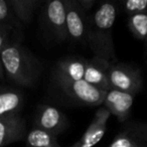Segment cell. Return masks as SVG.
<instances>
[{
    "label": "cell",
    "mask_w": 147,
    "mask_h": 147,
    "mask_svg": "<svg viewBox=\"0 0 147 147\" xmlns=\"http://www.w3.org/2000/svg\"><path fill=\"white\" fill-rule=\"evenodd\" d=\"M27 144L29 147H61L55 135L39 128L33 129L28 133Z\"/></svg>",
    "instance_id": "cell-14"
},
{
    "label": "cell",
    "mask_w": 147,
    "mask_h": 147,
    "mask_svg": "<svg viewBox=\"0 0 147 147\" xmlns=\"http://www.w3.org/2000/svg\"><path fill=\"white\" fill-rule=\"evenodd\" d=\"M47 19L57 38L59 40L67 38L65 1L53 0L49 2L47 6Z\"/></svg>",
    "instance_id": "cell-10"
},
{
    "label": "cell",
    "mask_w": 147,
    "mask_h": 147,
    "mask_svg": "<svg viewBox=\"0 0 147 147\" xmlns=\"http://www.w3.org/2000/svg\"><path fill=\"white\" fill-rule=\"evenodd\" d=\"M11 5L14 8L17 16L20 20L27 22L32 16L33 10L36 5V1L33 0H16L11 1Z\"/></svg>",
    "instance_id": "cell-16"
},
{
    "label": "cell",
    "mask_w": 147,
    "mask_h": 147,
    "mask_svg": "<svg viewBox=\"0 0 147 147\" xmlns=\"http://www.w3.org/2000/svg\"><path fill=\"white\" fill-rule=\"evenodd\" d=\"M110 65L108 61L97 57L87 61L84 81L104 92H108L111 87L107 78V69Z\"/></svg>",
    "instance_id": "cell-9"
},
{
    "label": "cell",
    "mask_w": 147,
    "mask_h": 147,
    "mask_svg": "<svg viewBox=\"0 0 147 147\" xmlns=\"http://www.w3.org/2000/svg\"><path fill=\"white\" fill-rule=\"evenodd\" d=\"M124 10L130 15L147 11V0H127L123 3Z\"/></svg>",
    "instance_id": "cell-17"
},
{
    "label": "cell",
    "mask_w": 147,
    "mask_h": 147,
    "mask_svg": "<svg viewBox=\"0 0 147 147\" xmlns=\"http://www.w3.org/2000/svg\"><path fill=\"white\" fill-rule=\"evenodd\" d=\"M24 128V122L17 114L0 117V147L21 139Z\"/></svg>",
    "instance_id": "cell-11"
},
{
    "label": "cell",
    "mask_w": 147,
    "mask_h": 147,
    "mask_svg": "<svg viewBox=\"0 0 147 147\" xmlns=\"http://www.w3.org/2000/svg\"><path fill=\"white\" fill-rule=\"evenodd\" d=\"M3 43H4V39H3L2 35L0 34V51H2V47H3Z\"/></svg>",
    "instance_id": "cell-21"
},
{
    "label": "cell",
    "mask_w": 147,
    "mask_h": 147,
    "mask_svg": "<svg viewBox=\"0 0 147 147\" xmlns=\"http://www.w3.org/2000/svg\"><path fill=\"white\" fill-rule=\"evenodd\" d=\"M128 26L136 38L147 41V12L130 15Z\"/></svg>",
    "instance_id": "cell-15"
},
{
    "label": "cell",
    "mask_w": 147,
    "mask_h": 147,
    "mask_svg": "<svg viewBox=\"0 0 147 147\" xmlns=\"http://www.w3.org/2000/svg\"><path fill=\"white\" fill-rule=\"evenodd\" d=\"M37 128L57 136L67 128V121L65 114L59 109L53 106H45L37 117Z\"/></svg>",
    "instance_id": "cell-8"
},
{
    "label": "cell",
    "mask_w": 147,
    "mask_h": 147,
    "mask_svg": "<svg viewBox=\"0 0 147 147\" xmlns=\"http://www.w3.org/2000/svg\"><path fill=\"white\" fill-rule=\"evenodd\" d=\"M8 14V6L4 0H0V20H3Z\"/></svg>",
    "instance_id": "cell-20"
},
{
    "label": "cell",
    "mask_w": 147,
    "mask_h": 147,
    "mask_svg": "<svg viewBox=\"0 0 147 147\" xmlns=\"http://www.w3.org/2000/svg\"><path fill=\"white\" fill-rule=\"evenodd\" d=\"M55 80L65 94L82 104L100 106L104 102L107 92L96 88L86 81H69L61 78H55Z\"/></svg>",
    "instance_id": "cell-3"
},
{
    "label": "cell",
    "mask_w": 147,
    "mask_h": 147,
    "mask_svg": "<svg viewBox=\"0 0 147 147\" xmlns=\"http://www.w3.org/2000/svg\"><path fill=\"white\" fill-rule=\"evenodd\" d=\"M107 78L114 90L135 95L141 89L140 75L128 65L111 63L107 69Z\"/></svg>",
    "instance_id": "cell-4"
},
{
    "label": "cell",
    "mask_w": 147,
    "mask_h": 147,
    "mask_svg": "<svg viewBox=\"0 0 147 147\" xmlns=\"http://www.w3.org/2000/svg\"><path fill=\"white\" fill-rule=\"evenodd\" d=\"M87 59L78 57H67L59 61L57 65L55 78L65 79L69 81L84 80Z\"/></svg>",
    "instance_id": "cell-12"
},
{
    "label": "cell",
    "mask_w": 147,
    "mask_h": 147,
    "mask_svg": "<svg viewBox=\"0 0 147 147\" xmlns=\"http://www.w3.org/2000/svg\"><path fill=\"white\" fill-rule=\"evenodd\" d=\"M76 1L79 6H80V8L82 9L84 12L90 10L95 3V0H76Z\"/></svg>",
    "instance_id": "cell-19"
},
{
    "label": "cell",
    "mask_w": 147,
    "mask_h": 147,
    "mask_svg": "<svg viewBox=\"0 0 147 147\" xmlns=\"http://www.w3.org/2000/svg\"><path fill=\"white\" fill-rule=\"evenodd\" d=\"M110 113L105 107L100 108L95 114L91 124L83 134L82 138L71 147H94L102 140L107 130V121L110 117Z\"/></svg>",
    "instance_id": "cell-6"
},
{
    "label": "cell",
    "mask_w": 147,
    "mask_h": 147,
    "mask_svg": "<svg viewBox=\"0 0 147 147\" xmlns=\"http://www.w3.org/2000/svg\"><path fill=\"white\" fill-rule=\"evenodd\" d=\"M22 103V97L16 92L0 93V117L16 115Z\"/></svg>",
    "instance_id": "cell-13"
},
{
    "label": "cell",
    "mask_w": 147,
    "mask_h": 147,
    "mask_svg": "<svg viewBox=\"0 0 147 147\" xmlns=\"http://www.w3.org/2000/svg\"><path fill=\"white\" fill-rule=\"evenodd\" d=\"M136 147H143V146H138V145H137V146Z\"/></svg>",
    "instance_id": "cell-23"
},
{
    "label": "cell",
    "mask_w": 147,
    "mask_h": 147,
    "mask_svg": "<svg viewBox=\"0 0 147 147\" xmlns=\"http://www.w3.org/2000/svg\"><path fill=\"white\" fill-rule=\"evenodd\" d=\"M1 69H2V61H1V59H0V73H1Z\"/></svg>",
    "instance_id": "cell-22"
},
{
    "label": "cell",
    "mask_w": 147,
    "mask_h": 147,
    "mask_svg": "<svg viewBox=\"0 0 147 147\" xmlns=\"http://www.w3.org/2000/svg\"><path fill=\"white\" fill-rule=\"evenodd\" d=\"M0 59L9 76L17 83L30 86L35 80L36 71L29 57L17 45H8L1 51Z\"/></svg>",
    "instance_id": "cell-2"
},
{
    "label": "cell",
    "mask_w": 147,
    "mask_h": 147,
    "mask_svg": "<svg viewBox=\"0 0 147 147\" xmlns=\"http://www.w3.org/2000/svg\"><path fill=\"white\" fill-rule=\"evenodd\" d=\"M67 37L75 41L87 40V16L76 0H65Z\"/></svg>",
    "instance_id": "cell-5"
},
{
    "label": "cell",
    "mask_w": 147,
    "mask_h": 147,
    "mask_svg": "<svg viewBox=\"0 0 147 147\" xmlns=\"http://www.w3.org/2000/svg\"><path fill=\"white\" fill-rule=\"evenodd\" d=\"M136 143L126 134H120L115 138L109 147H136Z\"/></svg>",
    "instance_id": "cell-18"
},
{
    "label": "cell",
    "mask_w": 147,
    "mask_h": 147,
    "mask_svg": "<svg viewBox=\"0 0 147 147\" xmlns=\"http://www.w3.org/2000/svg\"><path fill=\"white\" fill-rule=\"evenodd\" d=\"M146 12H147V11H146Z\"/></svg>",
    "instance_id": "cell-24"
},
{
    "label": "cell",
    "mask_w": 147,
    "mask_h": 147,
    "mask_svg": "<svg viewBox=\"0 0 147 147\" xmlns=\"http://www.w3.org/2000/svg\"><path fill=\"white\" fill-rule=\"evenodd\" d=\"M134 103V95L111 89L106 93L103 105L120 121H124L130 114L131 108Z\"/></svg>",
    "instance_id": "cell-7"
},
{
    "label": "cell",
    "mask_w": 147,
    "mask_h": 147,
    "mask_svg": "<svg viewBox=\"0 0 147 147\" xmlns=\"http://www.w3.org/2000/svg\"><path fill=\"white\" fill-rule=\"evenodd\" d=\"M117 9L114 4L105 2L95 11L92 17L87 16V41L95 57L110 61L115 59L112 40V27L116 20Z\"/></svg>",
    "instance_id": "cell-1"
}]
</instances>
